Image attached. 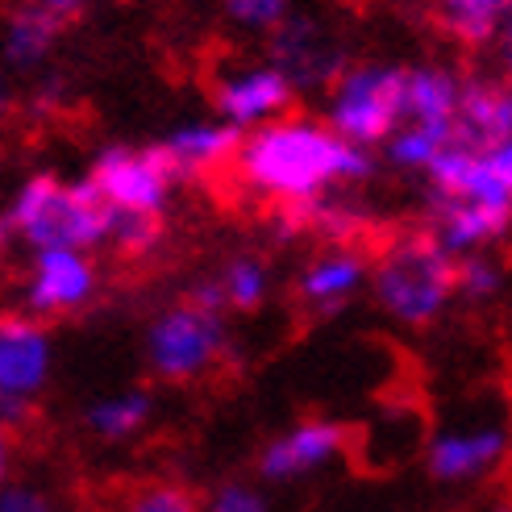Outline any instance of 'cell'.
Instances as JSON below:
<instances>
[{"mask_svg": "<svg viewBox=\"0 0 512 512\" xmlns=\"http://www.w3.org/2000/svg\"><path fill=\"white\" fill-rule=\"evenodd\" d=\"M375 171L379 163L371 146L342 138L325 117L300 113L250 130L234 159L238 184L271 204H300L338 188H358Z\"/></svg>", "mask_w": 512, "mask_h": 512, "instance_id": "cell-1", "label": "cell"}, {"mask_svg": "<svg viewBox=\"0 0 512 512\" xmlns=\"http://www.w3.org/2000/svg\"><path fill=\"white\" fill-rule=\"evenodd\" d=\"M113 229V204L96 192V184L84 179H63L55 171H34L13 188L0 234L5 242H17L25 250L46 246H75L96 250L109 246Z\"/></svg>", "mask_w": 512, "mask_h": 512, "instance_id": "cell-2", "label": "cell"}, {"mask_svg": "<svg viewBox=\"0 0 512 512\" xmlns=\"http://www.w3.org/2000/svg\"><path fill=\"white\" fill-rule=\"evenodd\" d=\"M371 300L400 329L438 325L458 300V254L429 225L408 229L371 259Z\"/></svg>", "mask_w": 512, "mask_h": 512, "instance_id": "cell-3", "label": "cell"}, {"mask_svg": "<svg viewBox=\"0 0 512 512\" xmlns=\"http://www.w3.org/2000/svg\"><path fill=\"white\" fill-rule=\"evenodd\" d=\"M229 354V321L221 309H209L192 296H179L146 321L142 363L159 383H200L209 379Z\"/></svg>", "mask_w": 512, "mask_h": 512, "instance_id": "cell-4", "label": "cell"}, {"mask_svg": "<svg viewBox=\"0 0 512 512\" xmlns=\"http://www.w3.org/2000/svg\"><path fill=\"white\" fill-rule=\"evenodd\" d=\"M325 121L358 146L383 150L408 121V67L404 63H350L325 92Z\"/></svg>", "mask_w": 512, "mask_h": 512, "instance_id": "cell-5", "label": "cell"}, {"mask_svg": "<svg viewBox=\"0 0 512 512\" xmlns=\"http://www.w3.org/2000/svg\"><path fill=\"white\" fill-rule=\"evenodd\" d=\"M55 375V338L50 321L30 313L0 317V421L5 429H21L30 421L38 396L50 388Z\"/></svg>", "mask_w": 512, "mask_h": 512, "instance_id": "cell-6", "label": "cell"}, {"mask_svg": "<svg viewBox=\"0 0 512 512\" xmlns=\"http://www.w3.org/2000/svg\"><path fill=\"white\" fill-rule=\"evenodd\" d=\"M88 179L113 209L155 213V217H163V209L171 204V192L184 184L163 142H146V146L109 142V146H100L88 163Z\"/></svg>", "mask_w": 512, "mask_h": 512, "instance_id": "cell-7", "label": "cell"}, {"mask_svg": "<svg viewBox=\"0 0 512 512\" xmlns=\"http://www.w3.org/2000/svg\"><path fill=\"white\" fill-rule=\"evenodd\" d=\"M425 471L442 488H467V483L492 479L512 458V425L504 417H463L446 421L429 433L421 450Z\"/></svg>", "mask_w": 512, "mask_h": 512, "instance_id": "cell-8", "label": "cell"}, {"mask_svg": "<svg viewBox=\"0 0 512 512\" xmlns=\"http://www.w3.org/2000/svg\"><path fill=\"white\" fill-rule=\"evenodd\" d=\"M96 292H100V267L92 250L46 246V250H30V259H25V275L17 284V309L42 321H59L84 313L96 300Z\"/></svg>", "mask_w": 512, "mask_h": 512, "instance_id": "cell-9", "label": "cell"}, {"mask_svg": "<svg viewBox=\"0 0 512 512\" xmlns=\"http://www.w3.org/2000/svg\"><path fill=\"white\" fill-rule=\"evenodd\" d=\"M346 454H350V429L342 421L300 417L259 446V454H254V475L263 483H275V488H288V483L329 471L334 463H342Z\"/></svg>", "mask_w": 512, "mask_h": 512, "instance_id": "cell-10", "label": "cell"}, {"mask_svg": "<svg viewBox=\"0 0 512 512\" xmlns=\"http://www.w3.org/2000/svg\"><path fill=\"white\" fill-rule=\"evenodd\" d=\"M300 100L296 84L279 71L271 59H254L221 71L213 80V113L234 121L238 130H259L279 117H288L292 105Z\"/></svg>", "mask_w": 512, "mask_h": 512, "instance_id": "cell-11", "label": "cell"}, {"mask_svg": "<svg viewBox=\"0 0 512 512\" xmlns=\"http://www.w3.org/2000/svg\"><path fill=\"white\" fill-rule=\"evenodd\" d=\"M267 59L296 84V92H329V84L350 67L342 42L309 13H292L279 30L267 38Z\"/></svg>", "mask_w": 512, "mask_h": 512, "instance_id": "cell-12", "label": "cell"}, {"mask_svg": "<svg viewBox=\"0 0 512 512\" xmlns=\"http://www.w3.org/2000/svg\"><path fill=\"white\" fill-rule=\"evenodd\" d=\"M363 292H371V254H363L354 242L321 246L296 271V300L313 317H334Z\"/></svg>", "mask_w": 512, "mask_h": 512, "instance_id": "cell-13", "label": "cell"}, {"mask_svg": "<svg viewBox=\"0 0 512 512\" xmlns=\"http://www.w3.org/2000/svg\"><path fill=\"white\" fill-rule=\"evenodd\" d=\"M425 200H429L425 225L458 259L475 254V250H492L512 229V204H479V200L442 196V192H425Z\"/></svg>", "mask_w": 512, "mask_h": 512, "instance_id": "cell-14", "label": "cell"}, {"mask_svg": "<svg viewBox=\"0 0 512 512\" xmlns=\"http://www.w3.org/2000/svg\"><path fill=\"white\" fill-rule=\"evenodd\" d=\"M246 130L225 117H192L163 134V146L179 171V179H209L225 167H234Z\"/></svg>", "mask_w": 512, "mask_h": 512, "instance_id": "cell-15", "label": "cell"}, {"mask_svg": "<svg viewBox=\"0 0 512 512\" xmlns=\"http://www.w3.org/2000/svg\"><path fill=\"white\" fill-rule=\"evenodd\" d=\"M454 138L458 146L483 150V155L504 146L512 138V80L467 75L463 100H458V113H454Z\"/></svg>", "mask_w": 512, "mask_h": 512, "instance_id": "cell-16", "label": "cell"}, {"mask_svg": "<svg viewBox=\"0 0 512 512\" xmlns=\"http://www.w3.org/2000/svg\"><path fill=\"white\" fill-rule=\"evenodd\" d=\"M155 408H159L155 392L142 388V383H130V388H117V392H105V396L88 400V408L80 413V425L96 442L125 446V442H134L138 433L150 429Z\"/></svg>", "mask_w": 512, "mask_h": 512, "instance_id": "cell-17", "label": "cell"}, {"mask_svg": "<svg viewBox=\"0 0 512 512\" xmlns=\"http://www.w3.org/2000/svg\"><path fill=\"white\" fill-rule=\"evenodd\" d=\"M63 17L50 13L38 0H21L5 17V67L9 71H34L42 67L59 46Z\"/></svg>", "mask_w": 512, "mask_h": 512, "instance_id": "cell-18", "label": "cell"}, {"mask_svg": "<svg viewBox=\"0 0 512 512\" xmlns=\"http://www.w3.org/2000/svg\"><path fill=\"white\" fill-rule=\"evenodd\" d=\"M467 75L450 63H413L408 67V121H454Z\"/></svg>", "mask_w": 512, "mask_h": 512, "instance_id": "cell-19", "label": "cell"}, {"mask_svg": "<svg viewBox=\"0 0 512 512\" xmlns=\"http://www.w3.org/2000/svg\"><path fill=\"white\" fill-rule=\"evenodd\" d=\"M454 142V121H404L383 146V163L408 175H425Z\"/></svg>", "mask_w": 512, "mask_h": 512, "instance_id": "cell-20", "label": "cell"}, {"mask_svg": "<svg viewBox=\"0 0 512 512\" xmlns=\"http://www.w3.org/2000/svg\"><path fill=\"white\" fill-rule=\"evenodd\" d=\"M438 21L458 46L479 50L508 34V0H442Z\"/></svg>", "mask_w": 512, "mask_h": 512, "instance_id": "cell-21", "label": "cell"}, {"mask_svg": "<svg viewBox=\"0 0 512 512\" xmlns=\"http://www.w3.org/2000/svg\"><path fill=\"white\" fill-rule=\"evenodd\" d=\"M217 288H221V304L225 313H259L263 304L271 300V288H275V275H271V263L263 254H234L225 259L221 271H213Z\"/></svg>", "mask_w": 512, "mask_h": 512, "instance_id": "cell-22", "label": "cell"}, {"mask_svg": "<svg viewBox=\"0 0 512 512\" xmlns=\"http://www.w3.org/2000/svg\"><path fill=\"white\" fill-rule=\"evenodd\" d=\"M508 292V271L500 259H492L488 250H475L458 259V304L471 309H488Z\"/></svg>", "mask_w": 512, "mask_h": 512, "instance_id": "cell-23", "label": "cell"}, {"mask_svg": "<svg viewBox=\"0 0 512 512\" xmlns=\"http://www.w3.org/2000/svg\"><path fill=\"white\" fill-rule=\"evenodd\" d=\"M121 512H204V500L179 479H142L121 500Z\"/></svg>", "mask_w": 512, "mask_h": 512, "instance_id": "cell-24", "label": "cell"}, {"mask_svg": "<svg viewBox=\"0 0 512 512\" xmlns=\"http://www.w3.org/2000/svg\"><path fill=\"white\" fill-rule=\"evenodd\" d=\"M292 13H296V0H221V17L234 25L238 34L271 38Z\"/></svg>", "mask_w": 512, "mask_h": 512, "instance_id": "cell-25", "label": "cell"}, {"mask_svg": "<svg viewBox=\"0 0 512 512\" xmlns=\"http://www.w3.org/2000/svg\"><path fill=\"white\" fill-rule=\"evenodd\" d=\"M163 238V217L155 213H130V209H113V229H109V246L130 254V259H138V254L155 250Z\"/></svg>", "mask_w": 512, "mask_h": 512, "instance_id": "cell-26", "label": "cell"}, {"mask_svg": "<svg viewBox=\"0 0 512 512\" xmlns=\"http://www.w3.org/2000/svg\"><path fill=\"white\" fill-rule=\"evenodd\" d=\"M204 512H275V508H271V496L254 479H221L204 496Z\"/></svg>", "mask_w": 512, "mask_h": 512, "instance_id": "cell-27", "label": "cell"}, {"mask_svg": "<svg viewBox=\"0 0 512 512\" xmlns=\"http://www.w3.org/2000/svg\"><path fill=\"white\" fill-rule=\"evenodd\" d=\"M0 512H63L55 492L34 479H5L0 483Z\"/></svg>", "mask_w": 512, "mask_h": 512, "instance_id": "cell-28", "label": "cell"}, {"mask_svg": "<svg viewBox=\"0 0 512 512\" xmlns=\"http://www.w3.org/2000/svg\"><path fill=\"white\" fill-rule=\"evenodd\" d=\"M38 5H46L50 13H59L63 21H75V17H80L92 5V0H38Z\"/></svg>", "mask_w": 512, "mask_h": 512, "instance_id": "cell-29", "label": "cell"}, {"mask_svg": "<svg viewBox=\"0 0 512 512\" xmlns=\"http://www.w3.org/2000/svg\"><path fill=\"white\" fill-rule=\"evenodd\" d=\"M59 100H63V80H59V75H46V84L38 88V105L42 109H55Z\"/></svg>", "mask_w": 512, "mask_h": 512, "instance_id": "cell-30", "label": "cell"}, {"mask_svg": "<svg viewBox=\"0 0 512 512\" xmlns=\"http://www.w3.org/2000/svg\"><path fill=\"white\" fill-rule=\"evenodd\" d=\"M492 163H496L500 179H504V184H508V192H512V138H508L504 146H496V150H492Z\"/></svg>", "mask_w": 512, "mask_h": 512, "instance_id": "cell-31", "label": "cell"}, {"mask_svg": "<svg viewBox=\"0 0 512 512\" xmlns=\"http://www.w3.org/2000/svg\"><path fill=\"white\" fill-rule=\"evenodd\" d=\"M504 63H508V80H512V42L504 46Z\"/></svg>", "mask_w": 512, "mask_h": 512, "instance_id": "cell-32", "label": "cell"}, {"mask_svg": "<svg viewBox=\"0 0 512 512\" xmlns=\"http://www.w3.org/2000/svg\"><path fill=\"white\" fill-rule=\"evenodd\" d=\"M504 42H512V0H508V34H504Z\"/></svg>", "mask_w": 512, "mask_h": 512, "instance_id": "cell-33", "label": "cell"}, {"mask_svg": "<svg viewBox=\"0 0 512 512\" xmlns=\"http://www.w3.org/2000/svg\"><path fill=\"white\" fill-rule=\"evenodd\" d=\"M438 5H442V0H438Z\"/></svg>", "mask_w": 512, "mask_h": 512, "instance_id": "cell-34", "label": "cell"}]
</instances>
